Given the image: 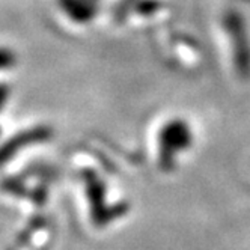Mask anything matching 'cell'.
Segmentation results:
<instances>
[{"label": "cell", "instance_id": "obj_1", "mask_svg": "<svg viewBox=\"0 0 250 250\" xmlns=\"http://www.w3.org/2000/svg\"><path fill=\"white\" fill-rule=\"evenodd\" d=\"M62 9L76 21H86L92 17L94 9L89 2L83 0H59Z\"/></svg>", "mask_w": 250, "mask_h": 250}, {"label": "cell", "instance_id": "obj_2", "mask_svg": "<svg viewBox=\"0 0 250 250\" xmlns=\"http://www.w3.org/2000/svg\"><path fill=\"white\" fill-rule=\"evenodd\" d=\"M14 63V55L12 51L6 48H0V68H8Z\"/></svg>", "mask_w": 250, "mask_h": 250}]
</instances>
